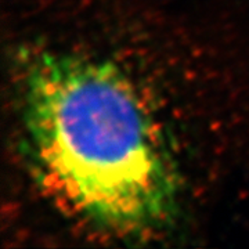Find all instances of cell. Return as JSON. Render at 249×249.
Returning <instances> with one entry per match:
<instances>
[{"mask_svg": "<svg viewBox=\"0 0 249 249\" xmlns=\"http://www.w3.org/2000/svg\"><path fill=\"white\" fill-rule=\"evenodd\" d=\"M19 115L37 176L68 211L126 238L173 223V162L114 64L64 53L31 58L19 79Z\"/></svg>", "mask_w": 249, "mask_h": 249, "instance_id": "cell-1", "label": "cell"}]
</instances>
